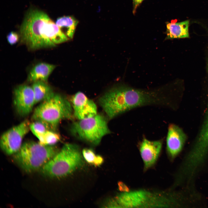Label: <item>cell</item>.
I'll return each mask as SVG.
<instances>
[{
	"label": "cell",
	"instance_id": "obj_18",
	"mask_svg": "<svg viewBox=\"0 0 208 208\" xmlns=\"http://www.w3.org/2000/svg\"><path fill=\"white\" fill-rule=\"evenodd\" d=\"M82 153L84 159L89 164L98 167L103 163V158L100 155H96L92 150L85 148L83 149Z\"/></svg>",
	"mask_w": 208,
	"mask_h": 208
},
{
	"label": "cell",
	"instance_id": "obj_17",
	"mask_svg": "<svg viewBox=\"0 0 208 208\" xmlns=\"http://www.w3.org/2000/svg\"><path fill=\"white\" fill-rule=\"evenodd\" d=\"M37 138L39 140V142L44 145H54L60 139L59 134L51 130H47L39 135Z\"/></svg>",
	"mask_w": 208,
	"mask_h": 208
},
{
	"label": "cell",
	"instance_id": "obj_20",
	"mask_svg": "<svg viewBox=\"0 0 208 208\" xmlns=\"http://www.w3.org/2000/svg\"><path fill=\"white\" fill-rule=\"evenodd\" d=\"M19 36L16 32L11 31L10 32L7 36V40L9 44L13 45L17 43L18 41Z\"/></svg>",
	"mask_w": 208,
	"mask_h": 208
},
{
	"label": "cell",
	"instance_id": "obj_14",
	"mask_svg": "<svg viewBox=\"0 0 208 208\" xmlns=\"http://www.w3.org/2000/svg\"><path fill=\"white\" fill-rule=\"evenodd\" d=\"M189 21L187 20L179 22L166 23V39L189 38Z\"/></svg>",
	"mask_w": 208,
	"mask_h": 208
},
{
	"label": "cell",
	"instance_id": "obj_7",
	"mask_svg": "<svg viewBox=\"0 0 208 208\" xmlns=\"http://www.w3.org/2000/svg\"><path fill=\"white\" fill-rule=\"evenodd\" d=\"M30 123L25 120L4 132L1 136L0 146L8 155H13L20 149L23 140L30 130Z\"/></svg>",
	"mask_w": 208,
	"mask_h": 208
},
{
	"label": "cell",
	"instance_id": "obj_12",
	"mask_svg": "<svg viewBox=\"0 0 208 208\" xmlns=\"http://www.w3.org/2000/svg\"><path fill=\"white\" fill-rule=\"evenodd\" d=\"M146 192L143 191H137L121 194L116 197L120 206L133 207L141 205L147 198Z\"/></svg>",
	"mask_w": 208,
	"mask_h": 208
},
{
	"label": "cell",
	"instance_id": "obj_4",
	"mask_svg": "<svg viewBox=\"0 0 208 208\" xmlns=\"http://www.w3.org/2000/svg\"><path fill=\"white\" fill-rule=\"evenodd\" d=\"M82 156L78 146L66 144L40 170L43 175L50 178L64 177L83 165Z\"/></svg>",
	"mask_w": 208,
	"mask_h": 208
},
{
	"label": "cell",
	"instance_id": "obj_19",
	"mask_svg": "<svg viewBox=\"0 0 208 208\" xmlns=\"http://www.w3.org/2000/svg\"><path fill=\"white\" fill-rule=\"evenodd\" d=\"M30 130L36 137L47 131L50 130L45 124L38 121H34L30 123Z\"/></svg>",
	"mask_w": 208,
	"mask_h": 208
},
{
	"label": "cell",
	"instance_id": "obj_11",
	"mask_svg": "<svg viewBox=\"0 0 208 208\" xmlns=\"http://www.w3.org/2000/svg\"><path fill=\"white\" fill-rule=\"evenodd\" d=\"M162 146L161 140L151 141L144 138L140 146V151L146 168L153 164L161 151Z\"/></svg>",
	"mask_w": 208,
	"mask_h": 208
},
{
	"label": "cell",
	"instance_id": "obj_10",
	"mask_svg": "<svg viewBox=\"0 0 208 208\" xmlns=\"http://www.w3.org/2000/svg\"><path fill=\"white\" fill-rule=\"evenodd\" d=\"M185 140L182 131L174 124L169 125L166 137V148L170 157L175 158L182 151Z\"/></svg>",
	"mask_w": 208,
	"mask_h": 208
},
{
	"label": "cell",
	"instance_id": "obj_5",
	"mask_svg": "<svg viewBox=\"0 0 208 208\" xmlns=\"http://www.w3.org/2000/svg\"><path fill=\"white\" fill-rule=\"evenodd\" d=\"M54 145H44L32 141L25 142L13 155L15 162L24 171L41 169L59 151Z\"/></svg>",
	"mask_w": 208,
	"mask_h": 208
},
{
	"label": "cell",
	"instance_id": "obj_21",
	"mask_svg": "<svg viewBox=\"0 0 208 208\" xmlns=\"http://www.w3.org/2000/svg\"><path fill=\"white\" fill-rule=\"evenodd\" d=\"M133 0V14H135L137 8L143 0Z\"/></svg>",
	"mask_w": 208,
	"mask_h": 208
},
{
	"label": "cell",
	"instance_id": "obj_3",
	"mask_svg": "<svg viewBox=\"0 0 208 208\" xmlns=\"http://www.w3.org/2000/svg\"><path fill=\"white\" fill-rule=\"evenodd\" d=\"M73 116L71 103L62 95L54 92L36 108L31 119L42 122L50 130L55 131L62 120L71 119Z\"/></svg>",
	"mask_w": 208,
	"mask_h": 208
},
{
	"label": "cell",
	"instance_id": "obj_8",
	"mask_svg": "<svg viewBox=\"0 0 208 208\" xmlns=\"http://www.w3.org/2000/svg\"><path fill=\"white\" fill-rule=\"evenodd\" d=\"M13 102L19 115L25 116L29 114L35 104L32 87L25 84L17 86L14 90Z\"/></svg>",
	"mask_w": 208,
	"mask_h": 208
},
{
	"label": "cell",
	"instance_id": "obj_9",
	"mask_svg": "<svg viewBox=\"0 0 208 208\" xmlns=\"http://www.w3.org/2000/svg\"><path fill=\"white\" fill-rule=\"evenodd\" d=\"M73 116L79 120L91 117L97 114L96 105L83 93L78 92L70 99Z\"/></svg>",
	"mask_w": 208,
	"mask_h": 208
},
{
	"label": "cell",
	"instance_id": "obj_22",
	"mask_svg": "<svg viewBox=\"0 0 208 208\" xmlns=\"http://www.w3.org/2000/svg\"><path fill=\"white\" fill-rule=\"evenodd\" d=\"M207 70H208V64H207Z\"/></svg>",
	"mask_w": 208,
	"mask_h": 208
},
{
	"label": "cell",
	"instance_id": "obj_16",
	"mask_svg": "<svg viewBox=\"0 0 208 208\" xmlns=\"http://www.w3.org/2000/svg\"><path fill=\"white\" fill-rule=\"evenodd\" d=\"M77 21L71 16H64L58 18L55 21L56 24L61 29H64L66 34L68 37L72 38L78 24Z\"/></svg>",
	"mask_w": 208,
	"mask_h": 208
},
{
	"label": "cell",
	"instance_id": "obj_6",
	"mask_svg": "<svg viewBox=\"0 0 208 208\" xmlns=\"http://www.w3.org/2000/svg\"><path fill=\"white\" fill-rule=\"evenodd\" d=\"M70 130L77 138L95 145L100 143L104 136L111 132L106 118L98 114L74 122Z\"/></svg>",
	"mask_w": 208,
	"mask_h": 208
},
{
	"label": "cell",
	"instance_id": "obj_15",
	"mask_svg": "<svg viewBox=\"0 0 208 208\" xmlns=\"http://www.w3.org/2000/svg\"><path fill=\"white\" fill-rule=\"evenodd\" d=\"M31 87L34 94L35 104L46 99L54 93L51 86L46 82H35L33 83Z\"/></svg>",
	"mask_w": 208,
	"mask_h": 208
},
{
	"label": "cell",
	"instance_id": "obj_13",
	"mask_svg": "<svg viewBox=\"0 0 208 208\" xmlns=\"http://www.w3.org/2000/svg\"><path fill=\"white\" fill-rule=\"evenodd\" d=\"M56 67L55 65L44 62L37 64L30 71L27 81L30 82L42 81L47 82L48 78Z\"/></svg>",
	"mask_w": 208,
	"mask_h": 208
},
{
	"label": "cell",
	"instance_id": "obj_2",
	"mask_svg": "<svg viewBox=\"0 0 208 208\" xmlns=\"http://www.w3.org/2000/svg\"><path fill=\"white\" fill-rule=\"evenodd\" d=\"M20 34L22 42L33 50L55 47L68 39L46 13L38 9H31L27 12Z\"/></svg>",
	"mask_w": 208,
	"mask_h": 208
},
{
	"label": "cell",
	"instance_id": "obj_1",
	"mask_svg": "<svg viewBox=\"0 0 208 208\" xmlns=\"http://www.w3.org/2000/svg\"><path fill=\"white\" fill-rule=\"evenodd\" d=\"M167 86L146 90L120 84L104 93L99 98V102L110 119L138 107L169 106L171 101Z\"/></svg>",
	"mask_w": 208,
	"mask_h": 208
}]
</instances>
